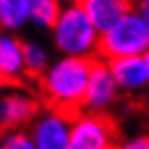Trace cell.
I'll use <instances>...</instances> for the list:
<instances>
[{
	"label": "cell",
	"mask_w": 149,
	"mask_h": 149,
	"mask_svg": "<svg viewBox=\"0 0 149 149\" xmlns=\"http://www.w3.org/2000/svg\"><path fill=\"white\" fill-rule=\"evenodd\" d=\"M115 123L105 113L78 111L70 125V149H117Z\"/></svg>",
	"instance_id": "cell-4"
},
{
	"label": "cell",
	"mask_w": 149,
	"mask_h": 149,
	"mask_svg": "<svg viewBox=\"0 0 149 149\" xmlns=\"http://www.w3.org/2000/svg\"><path fill=\"white\" fill-rule=\"evenodd\" d=\"M24 52V72L28 76H42L44 70L50 66V50L38 40L22 42Z\"/></svg>",
	"instance_id": "cell-12"
},
{
	"label": "cell",
	"mask_w": 149,
	"mask_h": 149,
	"mask_svg": "<svg viewBox=\"0 0 149 149\" xmlns=\"http://www.w3.org/2000/svg\"><path fill=\"white\" fill-rule=\"evenodd\" d=\"M117 149H149V135H135L125 139Z\"/></svg>",
	"instance_id": "cell-15"
},
{
	"label": "cell",
	"mask_w": 149,
	"mask_h": 149,
	"mask_svg": "<svg viewBox=\"0 0 149 149\" xmlns=\"http://www.w3.org/2000/svg\"><path fill=\"white\" fill-rule=\"evenodd\" d=\"M117 95H119V92H117V86L107 70V64L103 60L93 58L88 86H86L84 100H81V107L90 113H105L117 102Z\"/></svg>",
	"instance_id": "cell-7"
},
{
	"label": "cell",
	"mask_w": 149,
	"mask_h": 149,
	"mask_svg": "<svg viewBox=\"0 0 149 149\" xmlns=\"http://www.w3.org/2000/svg\"><path fill=\"white\" fill-rule=\"evenodd\" d=\"M105 64L117 86V92L139 93L149 88L143 58H113L107 60Z\"/></svg>",
	"instance_id": "cell-8"
},
{
	"label": "cell",
	"mask_w": 149,
	"mask_h": 149,
	"mask_svg": "<svg viewBox=\"0 0 149 149\" xmlns=\"http://www.w3.org/2000/svg\"><path fill=\"white\" fill-rule=\"evenodd\" d=\"M129 4H131V10L137 12L149 26V0H129Z\"/></svg>",
	"instance_id": "cell-16"
},
{
	"label": "cell",
	"mask_w": 149,
	"mask_h": 149,
	"mask_svg": "<svg viewBox=\"0 0 149 149\" xmlns=\"http://www.w3.org/2000/svg\"><path fill=\"white\" fill-rule=\"evenodd\" d=\"M50 32L52 42L62 56L93 60L97 52L100 32L93 28V24L88 20V16L76 0L66 2V6H62Z\"/></svg>",
	"instance_id": "cell-2"
},
{
	"label": "cell",
	"mask_w": 149,
	"mask_h": 149,
	"mask_svg": "<svg viewBox=\"0 0 149 149\" xmlns=\"http://www.w3.org/2000/svg\"><path fill=\"white\" fill-rule=\"evenodd\" d=\"M40 113V102L24 88H6L0 92V129L12 131L32 123Z\"/></svg>",
	"instance_id": "cell-5"
},
{
	"label": "cell",
	"mask_w": 149,
	"mask_h": 149,
	"mask_svg": "<svg viewBox=\"0 0 149 149\" xmlns=\"http://www.w3.org/2000/svg\"><path fill=\"white\" fill-rule=\"evenodd\" d=\"M8 84H10V81H8L4 76H2V74H0V92H2V90H6V88H8Z\"/></svg>",
	"instance_id": "cell-18"
},
{
	"label": "cell",
	"mask_w": 149,
	"mask_h": 149,
	"mask_svg": "<svg viewBox=\"0 0 149 149\" xmlns=\"http://www.w3.org/2000/svg\"><path fill=\"white\" fill-rule=\"evenodd\" d=\"M76 2L80 4L84 14L100 34L111 28L119 18H123L131 10L129 0H76Z\"/></svg>",
	"instance_id": "cell-9"
},
{
	"label": "cell",
	"mask_w": 149,
	"mask_h": 149,
	"mask_svg": "<svg viewBox=\"0 0 149 149\" xmlns=\"http://www.w3.org/2000/svg\"><path fill=\"white\" fill-rule=\"evenodd\" d=\"M143 64H145V70H147V84H149V50L143 54Z\"/></svg>",
	"instance_id": "cell-17"
},
{
	"label": "cell",
	"mask_w": 149,
	"mask_h": 149,
	"mask_svg": "<svg viewBox=\"0 0 149 149\" xmlns=\"http://www.w3.org/2000/svg\"><path fill=\"white\" fill-rule=\"evenodd\" d=\"M74 115L50 107L38 113L32 127L30 139L36 149H70V125Z\"/></svg>",
	"instance_id": "cell-6"
},
{
	"label": "cell",
	"mask_w": 149,
	"mask_h": 149,
	"mask_svg": "<svg viewBox=\"0 0 149 149\" xmlns=\"http://www.w3.org/2000/svg\"><path fill=\"white\" fill-rule=\"evenodd\" d=\"M92 62L88 58L60 56L40 76V90L50 107L76 115L81 107L84 92L88 86Z\"/></svg>",
	"instance_id": "cell-1"
},
{
	"label": "cell",
	"mask_w": 149,
	"mask_h": 149,
	"mask_svg": "<svg viewBox=\"0 0 149 149\" xmlns=\"http://www.w3.org/2000/svg\"><path fill=\"white\" fill-rule=\"evenodd\" d=\"M149 50V26L137 12L129 10L117 22L100 34L97 54L103 62L113 58H143Z\"/></svg>",
	"instance_id": "cell-3"
},
{
	"label": "cell",
	"mask_w": 149,
	"mask_h": 149,
	"mask_svg": "<svg viewBox=\"0 0 149 149\" xmlns=\"http://www.w3.org/2000/svg\"><path fill=\"white\" fill-rule=\"evenodd\" d=\"M30 22V0H0V30L18 32Z\"/></svg>",
	"instance_id": "cell-11"
},
{
	"label": "cell",
	"mask_w": 149,
	"mask_h": 149,
	"mask_svg": "<svg viewBox=\"0 0 149 149\" xmlns=\"http://www.w3.org/2000/svg\"><path fill=\"white\" fill-rule=\"evenodd\" d=\"M60 10L62 0H30V22L42 30H50Z\"/></svg>",
	"instance_id": "cell-13"
},
{
	"label": "cell",
	"mask_w": 149,
	"mask_h": 149,
	"mask_svg": "<svg viewBox=\"0 0 149 149\" xmlns=\"http://www.w3.org/2000/svg\"><path fill=\"white\" fill-rule=\"evenodd\" d=\"M0 149H36L30 133L24 129H12L0 135Z\"/></svg>",
	"instance_id": "cell-14"
},
{
	"label": "cell",
	"mask_w": 149,
	"mask_h": 149,
	"mask_svg": "<svg viewBox=\"0 0 149 149\" xmlns=\"http://www.w3.org/2000/svg\"><path fill=\"white\" fill-rule=\"evenodd\" d=\"M0 74L8 81H18L26 76L22 40L4 30H0Z\"/></svg>",
	"instance_id": "cell-10"
}]
</instances>
